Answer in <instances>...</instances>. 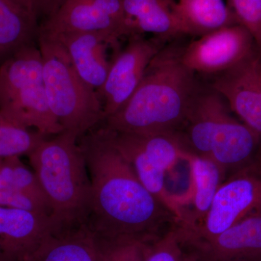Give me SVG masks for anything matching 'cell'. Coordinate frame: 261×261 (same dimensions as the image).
Here are the masks:
<instances>
[{"mask_svg":"<svg viewBox=\"0 0 261 261\" xmlns=\"http://www.w3.org/2000/svg\"><path fill=\"white\" fill-rule=\"evenodd\" d=\"M0 206L29 211L50 217L51 207L44 201L27 192L12 190H0Z\"/></svg>","mask_w":261,"mask_h":261,"instance_id":"27","label":"cell"},{"mask_svg":"<svg viewBox=\"0 0 261 261\" xmlns=\"http://www.w3.org/2000/svg\"><path fill=\"white\" fill-rule=\"evenodd\" d=\"M2 161H3V159H0V163L2 162Z\"/></svg>","mask_w":261,"mask_h":261,"instance_id":"30","label":"cell"},{"mask_svg":"<svg viewBox=\"0 0 261 261\" xmlns=\"http://www.w3.org/2000/svg\"><path fill=\"white\" fill-rule=\"evenodd\" d=\"M95 239L99 261L145 260L146 249L149 243L137 240Z\"/></svg>","mask_w":261,"mask_h":261,"instance_id":"24","label":"cell"},{"mask_svg":"<svg viewBox=\"0 0 261 261\" xmlns=\"http://www.w3.org/2000/svg\"><path fill=\"white\" fill-rule=\"evenodd\" d=\"M209 86L261 137V53L257 49L238 65L214 75Z\"/></svg>","mask_w":261,"mask_h":261,"instance_id":"12","label":"cell"},{"mask_svg":"<svg viewBox=\"0 0 261 261\" xmlns=\"http://www.w3.org/2000/svg\"><path fill=\"white\" fill-rule=\"evenodd\" d=\"M39 84H43V58L36 44L22 48L0 64V100Z\"/></svg>","mask_w":261,"mask_h":261,"instance_id":"20","label":"cell"},{"mask_svg":"<svg viewBox=\"0 0 261 261\" xmlns=\"http://www.w3.org/2000/svg\"><path fill=\"white\" fill-rule=\"evenodd\" d=\"M259 261H261V260H259Z\"/></svg>","mask_w":261,"mask_h":261,"instance_id":"31","label":"cell"},{"mask_svg":"<svg viewBox=\"0 0 261 261\" xmlns=\"http://www.w3.org/2000/svg\"><path fill=\"white\" fill-rule=\"evenodd\" d=\"M183 47L164 46L126 104L104 123L114 132L177 135L202 84L181 61Z\"/></svg>","mask_w":261,"mask_h":261,"instance_id":"2","label":"cell"},{"mask_svg":"<svg viewBox=\"0 0 261 261\" xmlns=\"http://www.w3.org/2000/svg\"><path fill=\"white\" fill-rule=\"evenodd\" d=\"M184 260L185 255L177 227L161 238L147 243L145 261Z\"/></svg>","mask_w":261,"mask_h":261,"instance_id":"26","label":"cell"},{"mask_svg":"<svg viewBox=\"0 0 261 261\" xmlns=\"http://www.w3.org/2000/svg\"><path fill=\"white\" fill-rule=\"evenodd\" d=\"M67 0H32L33 11L38 21L53 16Z\"/></svg>","mask_w":261,"mask_h":261,"instance_id":"28","label":"cell"},{"mask_svg":"<svg viewBox=\"0 0 261 261\" xmlns=\"http://www.w3.org/2000/svg\"><path fill=\"white\" fill-rule=\"evenodd\" d=\"M260 211L261 159L224 180L199 226L193 228L178 226V228L185 236L208 239Z\"/></svg>","mask_w":261,"mask_h":261,"instance_id":"7","label":"cell"},{"mask_svg":"<svg viewBox=\"0 0 261 261\" xmlns=\"http://www.w3.org/2000/svg\"><path fill=\"white\" fill-rule=\"evenodd\" d=\"M78 144L91 181L87 226L96 238L151 243L177 227V216L142 185L104 122Z\"/></svg>","mask_w":261,"mask_h":261,"instance_id":"1","label":"cell"},{"mask_svg":"<svg viewBox=\"0 0 261 261\" xmlns=\"http://www.w3.org/2000/svg\"><path fill=\"white\" fill-rule=\"evenodd\" d=\"M113 133L117 148L142 185L163 203L171 205L166 173L187 154L177 135Z\"/></svg>","mask_w":261,"mask_h":261,"instance_id":"6","label":"cell"},{"mask_svg":"<svg viewBox=\"0 0 261 261\" xmlns=\"http://www.w3.org/2000/svg\"><path fill=\"white\" fill-rule=\"evenodd\" d=\"M126 37L152 34L165 42L183 36L175 0H121Z\"/></svg>","mask_w":261,"mask_h":261,"instance_id":"15","label":"cell"},{"mask_svg":"<svg viewBox=\"0 0 261 261\" xmlns=\"http://www.w3.org/2000/svg\"><path fill=\"white\" fill-rule=\"evenodd\" d=\"M174 9L184 35L200 37L238 24L224 0H175Z\"/></svg>","mask_w":261,"mask_h":261,"instance_id":"18","label":"cell"},{"mask_svg":"<svg viewBox=\"0 0 261 261\" xmlns=\"http://www.w3.org/2000/svg\"><path fill=\"white\" fill-rule=\"evenodd\" d=\"M47 137L15 124L0 113V159L28 155Z\"/></svg>","mask_w":261,"mask_h":261,"instance_id":"22","label":"cell"},{"mask_svg":"<svg viewBox=\"0 0 261 261\" xmlns=\"http://www.w3.org/2000/svg\"><path fill=\"white\" fill-rule=\"evenodd\" d=\"M57 233L49 216L0 206V261H34Z\"/></svg>","mask_w":261,"mask_h":261,"instance_id":"13","label":"cell"},{"mask_svg":"<svg viewBox=\"0 0 261 261\" xmlns=\"http://www.w3.org/2000/svg\"><path fill=\"white\" fill-rule=\"evenodd\" d=\"M188 154L191 166L192 193L188 204L182 211L179 226L193 228L205 219L226 174L221 166L211 160Z\"/></svg>","mask_w":261,"mask_h":261,"instance_id":"17","label":"cell"},{"mask_svg":"<svg viewBox=\"0 0 261 261\" xmlns=\"http://www.w3.org/2000/svg\"><path fill=\"white\" fill-rule=\"evenodd\" d=\"M11 1L34 15V11H33L32 0H11Z\"/></svg>","mask_w":261,"mask_h":261,"instance_id":"29","label":"cell"},{"mask_svg":"<svg viewBox=\"0 0 261 261\" xmlns=\"http://www.w3.org/2000/svg\"><path fill=\"white\" fill-rule=\"evenodd\" d=\"M28 156L49 201L57 231L87 226L91 181L78 138L63 132L53 140H43Z\"/></svg>","mask_w":261,"mask_h":261,"instance_id":"4","label":"cell"},{"mask_svg":"<svg viewBox=\"0 0 261 261\" xmlns=\"http://www.w3.org/2000/svg\"><path fill=\"white\" fill-rule=\"evenodd\" d=\"M177 231L184 261L261 260V211L213 238H190Z\"/></svg>","mask_w":261,"mask_h":261,"instance_id":"10","label":"cell"},{"mask_svg":"<svg viewBox=\"0 0 261 261\" xmlns=\"http://www.w3.org/2000/svg\"><path fill=\"white\" fill-rule=\"evenodd\" d=\"M43 58V85L48 103L63 132L80 138L105 121L97 91L85 83L73 68L56 38L39 34Z\"/></svg>","mask_w":261,"mask_h":261,"instance_id":"5","label":"cell"},{"mask_svg":"<svg viewBox=\"0 0 261 261\" xmlns=\"http://www.w3.org/2000/svg\"><path fill=\"white\" fill-rule=\"evenodd\" d=\"M238 24L251 34L261 53V0H228Z\"/></svg>","mask_w":261,"mask_h":261,"instance_id":"25","label":"cell"},{"mask_svg":"<svg viewBox=\"0 0 261 261\" xmlns=\"http://www.w3.org/2000/svg\"><path fill=\"white\" fill-rule=\"evenodd\" d=\"M231 112L224 98L202 85L176 135L187 152L217 163L226 178L261 159V137Z\"/></svg>","mask_w":261,"mask_h":261,"instance_id":"3","label":"cell"},{"mask_svg":"<svg viewBox=\"0 0 261 261\" xmlns=\"http://www.w3.org/2000/svg\"><path fill=\"white\" fill-rule=\"evenodd\" d=\"M256 49L251 34L236 24L198 37L183 47L181 61L196 74L214 76L238 65Z\"/></svg>","mask_w":261,"mask_h":261,"instance_id":"9","label":"cell"},{"mask_svg":"<svg viewBox=\"0 0 261 261\" xmlns=\"http://www.w3.org/2000/svg\"><path fill=\"white\" fill-rule=\"evenodd\" d=\"M0 190L27 192L49 205L35 173L21 162L18 156L7 158L0 163Z\"/></svg>","mask_w":261,"mask_h":261,"instance_id":"23","label":"cell"},{"mask_svg":"<svg viewBox=\"0 0 261 261\" xmlns=\"http://www.w3.org/2000/svg\"><path fill=\"white\" fill-rule=\"evenodd\" d=\"M51 37L61 44L80 78L97 92L102 88L111 65L108 48L116 47L118 39L104 32L65 33Z\"/></svg>","mask_w":261,"mask_h":261,"instance_id":"14","label":"cell"},{"mask_svg":"<svg viewBox=\"0 0 261 261\" xmlns=\"http://www.w3.org/2000/svg\"><path fill=\"white\" fill-rule=\"evenodd\" d=\"M104 32L126 37L121 0H67L51 18L39 25V34Z\"/></svg>","mask_w":261,"mask_h":261,"instance_id":"11","label":"cell"},{"mask_svg":"<svg viewBox=\"0 0 261 261\" xmlns=\"http://www.w3.org/2000/svg\"><path fill=\"white\" fill-rule=\"evenodd\" d=\"M128 38L126 47L113 57L106 82L97 92L102 102L105 120L126 104L140 85L150 62L166 46V42L159 38Z\"/></svg>","mask_w":261,"mask_h":261,"instance_id":"8","label":"cell"},{"mask_svg":"<svg viewBox=\"0 0 261 261\" xmlns=\"http://www.w3.org/2000/svg\"><path fill=\"white\" fill-rule=\"evenodd\" d=\"M39 25L35 15L28 10L11 0H0V61L36 44Z\"/></svg>","mask_w":261,"mask_h":261,"instance_id":"19","label":"cell"},{"mask_svg":"<svg viewBox=\"0 0 261 261\" xmlns=\"http://www.w3.org/2000/svg\"><path fill=\"white\" fill-rule=\"evenodd\" d=\"M0 113L15 124L34 128L45 137L63 132L49 107L43 84L24 87L0 100Z\"/></svg>","mask_w":261,"mask_h":261,"instance_id":"16","label":"cell"},{"mask_svg":"<svg viewBox=\"0 0 261 261\" xmlns=\"http://www.w3.org/2000/svg\"><path fill=\"white\" fill-rule=\"evenodd\" d=\"M34 261H99L97 242L87 225L57 233Z\"/></svg>","mask_w":261,"mask_h":261,"instance_id":"21","label":"cell"}]
</instances>
